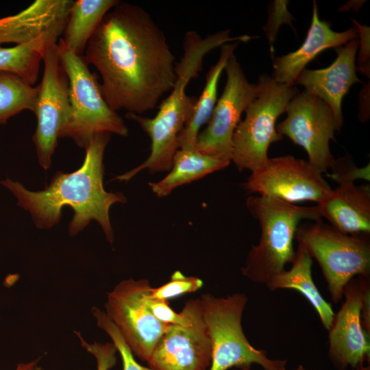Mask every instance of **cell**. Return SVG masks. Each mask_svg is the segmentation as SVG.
<instances>
[{
	"mask_svg": "<svg viewBox=\"0 0 370 370\" xmlns=\"http://www.w3.org/2000/svg\"><path fill=\"white\" fill-rule=\"evenodd\" d=\"M83 57L99 73L102 95L116 112L153 110L176 79L165 34L146 10L130 3L120 1L106 14Z\"/></svg>",
	"mask_w": 370,
	"mask_h": 370,
	"instance_id": "cell-1",
	"label": "cell"
},
{
	"mask_svg": "<svg viewBox=\"0 0 370 370\" xmlns=\"http://www.w3.org/2000/svg\"><path fill=\"white\" fill-rule=\"evenodd\" d=\"M111 134L95 135L85 148L82 166L71 173L57 172L42 190L32 191L21 183L5 178L0 184L16 199L17 205L28 212L39 229H50L58 224L62 208L71 207L74 214L69 233L75 236L91 221H96L107 241L112 244L114 232L109 211L114 204L125 203L121 193L107 192L103 187V155Z\"/></svg>",
	"mask_w": 370,
	"mask_h": 370,
	"instance_id": "cell-2",
	"label": "cell"
},
{
	"mask_svg": "<svg viewBox=\"0 0 370 370\" xmlns=\"http://www.w3.org/2000/svg\"><path fill=\"white\" fill-rule=\"evenodd\" d=\"M256 36L243 35L231 36L225 29L201 37L195 31L186 33L183 41V54L175 64L176 79L169 95L160 103L155 116L149 118L127 112L126 118L136 122L151 140L149 157L139 166L116 177L127 182L140 171L150 173L167 171L171 169L173 158L179 149L178 138L190 119L197 99L186 93V87L192 79L202 70L204 57L212 50L233 42H247Z\"/></svg>",
	"mask_w": 370,
	"mask_h": 370,
	"instance_id": "cell-3",
	"label": "cell"
},
{
	"mask_svg": "<svg viewBox=\"0 0 370 370\" xmlns=\"http://www.w3.org/2000/svg\"><path fill=\"white\" fill-rule=\"evenodd\" d=\"M246 206L258 221L261 236L249 250L241 271L251 281L267 284L293 262V240L300 221L321 220V210L318 205L299 206L259 195L249 196Z\"/></svg>",
	"mask_w": 370,
	"mask_h": 370,
	"instance_id": "cell-4",
	"label": "cell"
},
{
	"mask_svg": "<svg viewBox=\"0 0 370 370\" xmlns=\"http://www.w3.org/2000/svg\"><path fill=\"white\" fill-rule=\"evenodd\" d=\"M57 51L69 81L70 116L59 138H69L79 147L86 148L90 140L101 133L128 135L123 118L105 101L97 77L83 56L68 49L60 40Z\"/></svg>",
	"mask_w": 370,
	"mask_h": 370,
	"instance_id": "cell-5",
	"label": "cell"
},
{
	"mask_svg": "<svg viewBox=\"0 0 370 370\" xmlns=\"http://www.w3.org/2000/svg\"><path fill=\"white\" fill-rule=\"evenodd\" d=\"M200 299L203 319L212 347L208 370L237 368L250 370L254 364L264 370H280L286 361L270 359L264 350L254 348L248 341L242 327V315L247 302L244 293L224 297L204 294Z\"/></svg>",
	"mask_w": 370,
	"mask_h": 370,
	"instance_id": "cell-6",
	"label": "cell"
},
{
	"mask_svg": "<svg viewBox=\"0 0 370 370\" xmlns=\"http://www.w3.org/2000/svg\"><path fill=\"white\" fill-rule=\"evenodd\" d=\"M369 234H347L321 219L299 225L295 238L319 263L332 301L338 303L356 275L370 274Z\"/></svg>",
	"mask_w": 370,
	"mask_h": 370,
	"instance_id": "cell-7",
	"label": "cell"
},
{
	"mask_svg": "<svg viewBox=\"0 0 370 370\" xmlns=\"http://www.w3.org/2000/svg\"><path fill=\"white\" fill-rule=\"evenodd\" d=\"M257 85L256 96L233 136L232 161L239 171L252 172L266 163L270 145L283 138L276 129L277 119L299 92L297 87L280 84L265 73L259 76Z\"/></svg>",
	"mask_w": 370,
	"mask_h": 370,
	"instance_id": "cell-8",
	"label": "cell"
},
{
	"mask_svg": "<svg viewBox=\"0 0 370 370\" xmlns=\"http://www.w3.org/2000/svg\"><path fill=\"white\" fill-rule=\"evenodd\" d=\"M284 120L277 131L304 149L308 162L321 174L331 168L334 158L330 141L337 131L330 107L316 95L304 90L288 103Z\"/></svg>",
	"mask_w": 370,
	"mask_h": 370,
	"instance_id": "cell-9",
	"label": "cell"
},
{
	"mask_svg": "<svg viewBox=\"0 0 370 370\" xmlns=\"http://www.w3.org/2000/svg\"><path fill=\"white\" fill-rule=\"evenodd\" d=\"M151 287L146 279L120 282L107 294L106 314L114 323L134 355L147 362L168 325L147 308L143 295Z\"/></svg>",
	"mask_w": 370,
	"mask_h": 370,
	"instance_id": "cell-10",
	"label": "cell"
},
{
	"mask_svg": "<svg viewBox=\"0 0 370 370\" xmlns=\"http://www.w3.org/2000/svg\"><path fill=\"white\" fill-rule=\"evenodd\" d=\"M44 71L39 84V93L34 113L37 125L33 136L39 164L49 169L62 128L71 111L69 81L61 64L57 42L45 51Z\"/></svg>",
	"mask_w": 370,
	"mask_h": 370,
	"instance_id": "cell-11",
	"label": "cell"
},
{
	"mask_svg": "<svg viewBox=\"0 0 370 370\" xmlns=\"http://www.w3.org/2000/svg\"><path fill=\"white\" fill-rule=\"evenodd\" d=\"M249 194L294 204L321 203L331 187L308 161L291 155L271 158L242 184Z\"/></svg>",
	"mask_w": 370,
	"mask_h": 370,
	"instance_id": "cell-12",
	"label": "cell"
},
{
	"mask_svg": "<svg viewBox=\"0 0 370 370\" xmlns=\"http://www.w3.org/2000/svg\"><path fill=\"white\" fill-rule=\"evenodd\" d=\"M225 70V86L207 126L198 135L196 149L231 162L234 131L243 112L256 97L258 85L248 81L234 54L229 59Z\"/></svg>",
	"mask_w": 370,
	"mask_h": 370,
	"instance_id": "cell-13",
	"label": "cell"
},
{
	"mask_svg": "<svg viewBox=\"0 0 370 370\" xmlns=\"http://www.w3.org/2000/svg\"><path fill=\"white\" fill-rule=\"evenodd\" d=\"M192 323L168 325L147 362L151 370H207L212 347L199 299H190Z\"/></svg>",
	"mask_w": 370,
	"mask_h": 370,
	"instance_id": "cell-14",
	"label": "cell"
},
{
	"mask_svg": "<svg viewBox=\"0 0 370 370\" xmlns=\"http://www.w3.org/2000/svg\"><path fill=\"white\" fill-rule=\"evenodd\" d=\"M362 295L361 276H358L345 286V301L328 330V357L338 370L356 369L370 358L369 333L361 320Z\"/></svg>",
	"mask_w": 370,
	"mask_h": 370,
	"instance_id": "cell-15",
	"label": "cell"
},
{
	"mask_svg": "<svg viewBox=\"0 0 370 370\" xmlns=\"http://www.w3.org/2000/svg\"><path fill=\"white\" fill-rule=\"evenodd\" d=\"M358 48V38L334 48L337 57L328 67L314 70L304 69L294 83V85L303 86L304 90L330 107L338 132L343 123V99L354 84L361 82L356 69Z\"/></svg>",
	"mask_w": 370,
	"mask_h": 370,
	"instance_id": "cell-16",
	"label": "cell"
},
{
	"mask_svg": "<svg viewBox=\"0 0 370 370\" xmlns=\"http://www.w3.org/2000/svg\"><path fill=\"white\" fill-rule=\"evenodd\" d=\"M70 0H35L18 13L0 18V47L21 45L40 37L58 40L66 27Z\"/></svg>",
	"mask_w": 370,
	"mask_h": 370,
	"instance_id": "cell-17",
	"label": "cell"
},
{
	"mask_svg": "<svg viewBox=\"0 0 370 370\" xmlns=\"http://www.w3.org/2000/svg\"><path fill=\"white\" fill-rule=\"evenodd\" d=\"M357 38L355 27L341 32L333 31L327 21L320 19L317 3L314 1L312 21L304 42L296 51L273 58L271 77L280 84L293 86L299 73L320 53L345 45Z\"/></svg>",
	"mask_w": 370,
	"mask_h": 370,
	"instance_id": "cell-18",
	"label": "cell"
},
{
	"mask_svg": "<svg viewBox=\"0 0 370 370\" xmlns=\"http://www.w3.org/2000/svg\"><path fill=\"white\" fill-rule=\"evenodd\" d=\"M322 217L345 234L370 233V188L354 182L338 184L317 204Z\"/></svg>",
	"mask_w": 370,
	"mask_h": 370,
	"instance_id": "cell-19",
	"label": "cell"
},
{
	"mask_svg": "<svg viewBox=\"0 0 370 370\" xmlns=\"http://www.w3.org/2000/svg\"><path fill=\"white\" fill-rule=\"evenodd\" d=\"M289 270H283L266 285L270 291L293 289L299 291L315 309L325 330H329L335 313L330 303L321 296L312 276V260L308 252L298 245Z\"/></svg>",
	"mask_w": 370,
	"mask_h": 370,
	"instance_id": "cell-20",
	"label": "cell"
},
{
	"mask_svg": "<svg viewBox=\"0 0 370 370\" xmlns=\"http://www.w3.org/2000/svg\"><path fill=\"white\" fill-rule=\"evenodd\" d=\"M239 42H229L221 47L216 64L208 71L206 84L197 101L192 115L180 134L179 149H196L197 139L201 127L209 121L217 101V86L221 73Z\"/></svg>",
	"mask_w": 370,
	"mask_h": 370,
	"instance_id": "cell-21",
	"label": "cell"
},
{
	"mask_svg": "<svg viewBox=\"0 0 370 370\" xmlns=\"http://www.w3.org/2000/svg\"><path fill=\"white\" fill-rule=\"evenodd\" d=\"M231 162L200 153L196 149H179L175 153L171 171L161 180L149 182L158 197L169 195L175 188L225 169Z\"/></svg>",
	"mask_w": 370,
	"mask_h": 370,
	"instance_id": "cell-22",
	"label": "cell"
},
{
	"mask_svg": "<svg viewBox=\"0 0 370 370\" xmlns=\"http://www.w3.org/2000/svg\"><path fill=\"white\" fill-rule=\"evenodd\" d=\"M119 2V0L73 1L60 40L75 54L83 56L88 42L103 17Z\"/></svg>",
	"mask_w": 370,
	"mask_h": 370,
	"instance_id": "cell-23",
	"label": "cell"
},
{
	"mask_svg": "<svg viewBox=\"0 0 370 370\" xmlns=\"http://www.w3.org/2000/svg\"><path fill=\"white\" fill-rule=\"evenodd\" d=\"M58 41L50 37H40L12 47H0V71L14 73L34 86L46 49Z\"/></svg>",
	"mask_w": 370,
	"mask_h": 370,
	"instance_id": "cell-24",
	"label": "cell"
},
{
	"mask_svg": "<svg viewBox=\"0 0 370 370\" xmlns=\"http://www.w3.org/2000/svg\"><path fill=\"white\" fill-rule=\"evenodd\" d=\"M39 85L32 86L20 76L0 71V124L23 110L34 112Z\"/></svg>",
	"mask_w": 370,
	"mask_h": 370,
	"instance_id": "cell-25",
	"label": "cell"
},
{
	"mask_svg": "<svg viewBox=\"0 0 370 370\" xmlns=\"http://www.w3.org/2000/svg\"><path fill=\"white\" fill-rule=\"evenodd\" d=\"M92 313L96 319L97 326L110 336L116 351L119 352L122 360V370H151L149 367L140 365L135 360L134 355L126 344L120 332L104 311L97 307H93Z\"/></svg>",
	"mask_w": 370,
	"mask_h": 370,
	"instance_id": "cell-26",
	"label": "cell"
},
{
	"mask_svg": "<svg viewBox=\"0 0 370 370\" xmlns=\"http://www.w3.org/2000/svg\"><path fill=\"white\" fill-rule=\"evenodd\" d=\"M151 286L143 295V300L151 313L160 322L166 325L189 326L192 323L191 304L188 300L180 312L174 311L167 300L159 299L149 295Z\"/></svg>",
	"mask_w": 370,
	"mask_h": 370,
	"instance_id": "cell-27",
	"label": "cell"
},
{
	"mask_svg": "<svg viewBox=\"0 0 370 370\" xmlns=\"http://www.w3.org/2000/svg\"><path fill=\"white\" fill-rule=\"evenodd\" d=\"M203 286V281L195 276H185L181 271H175L170 280L158 287H151L149 295L152 297L168 300L185 293H194Z\"/></svg>",
	"mask_w": 370,
	"mask_h": 370,
	"instance_id": "cell-28",
	"label": "cell"
},
{
	"mask_svg": "<svg viewBox=\"0 0 370 370\" xmlns=\"http://www.w3.org/2000/svg\"><path fill=\"white\" fill-rule=\"evenodd\" d=\"M289 1L287 0H275L270 3L268 8V18L262 29L270 45L272 58L274 52L273 44L281 25L287 24L295 31L292 25V21L295 18L288 10L287 5Z\"/></svg>",
	"mask_w": 370,
	"mask_h": 370,
	"instance_id": "cell-29",
	"label": "cell"
},
{
	"mask_svg": "<svg viewBox=\"0 0 370 370\" xmlns=\"http://www.w3.org/2000/svg\"><path fill=\"white\" fill-rule=\"evenodd\" d=\"M332 173L330 175L338 184L354 182L360 178L369 179V165L358 168L350 156H343L334 160L330 168Z\"/></svg>",
	"mask_w": 370,
	"mask_h": 370,
	"instance_id": "cell-30",
	"label": "cell"
},
{
	"mask_svg": "<svg viewBox=\"0 0 370 370\" xmlns=\"http://www.w3.org/2000/svg\"><path fill=\"white\" fill-rule=\"evenodd\" d=\"M76 333L80 339L82 346L95 357L97 370H109L115 365L116 349L112 343L102 344L95 342L89 344L83 339L79 333ZM33 370H43V369L36 366Z\"/></svg>",
	"mask_w": 370,
	"mask_h": 370,
	"instance_id": "cell-31",
	"label": "cell"
},
{
	"mask_svg": "<svg viewBox=\"0 0 370 370\" xmlns=\"http://www.w3.org/2000/svg\"><path fill=\"white\" fill-rule=\"evenodd\" d=\"M352 22L358 33V56L356 58V69L362 75L369 78L370 73V42L369 27L361 25L354 18Z\"/></svg>",
	"mask_w": 370,
	"mask_h": 370,
	"instance_id": "cell-32",
	"label": "cell"
},
{
	"mask_svg": "<svg viewBox=\"0 0 370 370\" xmlns=\"http://www.w3.org/2000/svg\"><path fill=\"white\" fill-rule=\"evenodd\" d=\"M362 295L361 306V320L365 330L370 333V288L369 280L362 277Z\"/></svg>",
	"mask_w": 370,
	"mask_h": 370,
	"instance_id": "cell-33",
	"label": "cell"
},
{
	"mask_svg": "<svg viewBox=\"0 0 370 370\" xmlns=\"http://www.w3.org/2000/svg\"><path fill=\"white\" fill-rule=\"evenodd\" d=\"M39 359L40 358L29 362L19 363L17 365L15 370H33L34 368L37 366Z\"/></svg>",
	"mask_w": 370,
	"mask_h": 370,
	"instance_id": "cell-34",
	"label": "cell"
},
{
	"mask_svg": "<svg viewBox=\"0 0 370 370\" xmlns=\"http://www.w3.org/2000/svg\"><path fill=\"white\" fill-rule=\"evenodd\" d=\"M356 370H370L369 365L365 367L364 365H361L356 368Z\"/></svg>",
	"mask_w": 370,
	"mask_h": 370,
	"instance_id": "cell-35",
	"label": "cell"
},
{
	"mask_svg": "<svg viewBox=\"0 0 370 370\" xmlns=\"http://www.w3.org/2000/svg\"><path fill=\"white\" fill-rule=\"evenodd\" d=\"M280 370H287V369L285 367H284ZM295 370H305V369L304 368L302 365H299L298 367L295 369Z\"/></svg>",
	"mask_w": 370,
	"mask_h": 370,
	"instance_id": "cell-36",
	"label": "cell"
}]
</instances>
